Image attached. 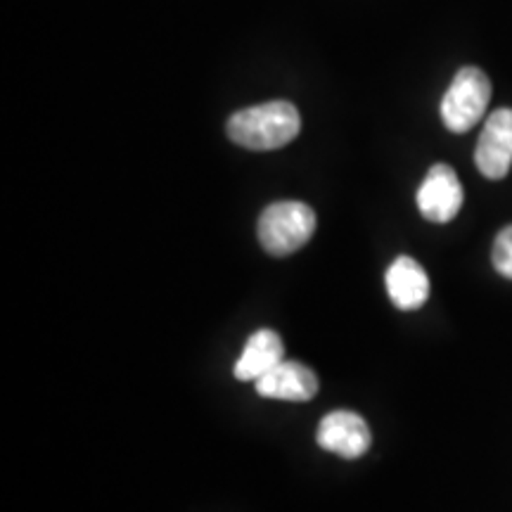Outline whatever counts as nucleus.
Instances as JSON below:
<instances>
[{
    "label": "nucleus",
    "mask_w": 512,
    "mask_h": 512,
    "mask_svg": "<svg viewBox=\"0 0 512 512\" xmlns=\"http://www.w3.org/2000/svg\"><path fill=\"white\" fill-rule=\"evenodd\" d=\"M302 119L297 107L287 100H271L247 107L228 119L226 133L235 145L254 152L280 150L299 136Z\"/></svg>",
    "instance_id": "obj_1"
},
{
    "label": "nucleus",
    "mask_w": 512,
    "mask_h": 512,
    "mask_svg": "<svg viewBox=\"0 0 512 512\" xmlns=\"http://www.w3.org/2000/svg\"><path fill=\"white\" fill-rule=\"evenodd\" d=\"M259 242L271 256L299 252L316 233V211L304 202H275L259 216Z\"/></svg>",
    "instance_id": "obj_2"
},
{
    "label": "nucleus",
    "mask_w": 512,
    "mask_h": 512,
    "mask_svg": "<svg viewBox=\"0 0 512 512\" xmlns=\"http://www.w3.org/2000/svg\"><path fill=\"white\" fill-rule=\"evenodd\" d=\"M491 81L479 67H463L441 100V121L451 133H467L484 119Z\"/></svg>",
    "instance_id": "obj_3"
},
{
    "label": "nucleus",
    "mask_w": 512,
    "mask_h": 512,
    "mask_svg": "<svg viewBox=\"0 0 512 512\" xmlns=\"http://www.w3.org/2000/svg\"><path fill=\"white\" fill-rule=\"evenodd\" d=\"M463 185L458 181V174L448 164H434L427 171L425 181L420 183L418 209L427 221L448 223L458 216L463 207Z\"/></svg>",
    "instance_id": "obj_4"
},
{
    "label": "nucleus",
    "mask_w": 512,
    "mask_h": 512,
    "mask_svg": "<svg viewBox=\"0 0 512 512\" xmlns=\"http://www.w3.org/2000/svg\"><path fill=\"white\" fill-rule=\"evenodd\" d=\"M475 164L482 176L501 181L512 166V110H496L489 114L477 140Z\"/></svg>",
    "instance_id": "obj_5"
},
{
    "label": "nucleus",
    "mask_w": 512,
    "mask_h": 512,
    "mask_svg": "<svg viewBox=\"0 0 512 512\" xmlns=\"http://www.w3.org/2000/svg\"><path fill=\"white\" fill-rule=\"evenodd\" d=\"M316 441L325 451L337 453V456L356 460L370 448L373 434H370L368 422L354 411H332L320 420Z\"/></svg>",
    "instance_id": "obj_6"
},
{
    "label": "nucleus",
    "mask_w": 512,
    "mask_h": 512,
    "mask_svg": "<svg viewBox=\"0 0 512 512\" xmlns=\"http://www.w3.org/2000/svg\"><path fill=\"white\" fill-rule=\"evenodd\" d=\"M256 394L264 399L304 403L318 394V377L299 361H283L254 382Z\"/></svg>",
    "instance_id": "obj_7"
},
{
    "label": "nucleus",
    "mask_w": 512,
    "mask_h": 512,
    "mask_svg": "<svg viewBox=\"0 0 512 512\" xmlns=\"http://www.w3.org/2000/svg\"><path fill=\"white\" fill-rule=\"evenodd\" d=\"M387 294L396 309L418 311L430 299V278L413 256H399L384 275Z\"/></svg>",
    "instance_id": "obj_8"
},
{
    "label": "nucleus",
    "mask_w": 512,
    "mask_h": 512,
    "mask_svg": "<svg viewBox=\"0 0 512 512\" xmlns=\"http://www.w3.org/2000/svg\"><path fill=\"white\" fill-rule=\"evenodd\" d=\"M285 361L283 339L275 330L261 328L247 339L242 356L235 361L233 375L242 382H256L264 377L268 370H273L278 363Z\"/></svg>",
    "instance_id": "obj_9"
},
{
    "label": "nucleus",
    "mask_w": 512,
    "mask_h": 512,
    "mask_svg": "<svg viewBox=\"0 0 512 512\" xmlns=\"http://www.w3.org/2000/svg\"><path fill=\"white\" fill-rule=\"evenodd\" d=\"M491 261H494V268L503 278L512 280V226L503 228L496 235L494 249H491Z\"/></svg>",
    "instance_id": "obj_10"
}]
</instances>
